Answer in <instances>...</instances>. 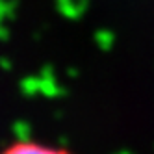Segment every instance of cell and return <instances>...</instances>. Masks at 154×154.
Instances as JSON below:
<instances>
[{
	"mask_svg": "<svg viewBox=\"0 0 154 154\" xmlns=\"http://www.w3.org/2000/svg\"><path fill=\"white\" fill-rule=\"evenodd\" d=\"M0 154H71L67 149L37 139H17L0 149Z\"/></svg>",
	"mask_w": 154,
	"mask_h": 154,
	"instance_id": "1",
	"label": "cell"
}]
</instances>
